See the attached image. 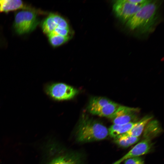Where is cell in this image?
Instances as JSON below:
<instances>
[{"label": "cell", "instance_id": "1", "mask_svg": "<svg viewBox=\"0 0 164 164\" xmlns=\"http://www.w3.org/2000/svg\"><path fill=\"white\" fill-rule=\"evenodd\" d=\"M76 133L77 140L80 142H87L106 138L108 135V129L101 122L82 115Z\"/></svg>", "mask_w": 164, "mask_h": 164}, {"label": "cell", "instance_id": "2", "mask_svg": "<svg viewBox=\"0 0 164 164\" xmlns=\"http://www.w3.org/2000/svg\"><path fill=\"white\" fill-rule=\"evenodd\" d=\"M158 8L157 2L150 0L126 23V26L131 30L142 33L149 32L156 20Z\"/></svg>", "mask_w": 164, "mask_h": 164}, {"label": "cell", "instance_id": "3", "mask_svg": "<svg viewBox=\"0 0 164 164\" xmlns=\"http://www.w3.org/2000/svg\"><path fill=\"white\" fill-rule=\"evenodd\" d=\"M37 12L23 10L17 12L15 15L14 23L16 32L22 35L35 29L39 22L36 14Z\"/></svg>", "mask_w": 164, "mask_h": 164}, {"label": "cell", "instance_id": "4", "mask_svg": "<svg viewBox=\"0 0 164 164\" xmlns=\"http://www.w3.org/2000/svg\"><path fill=\"white\" fill-rule=\"evenodd\" d=\"M145 5L135 4L128 0H116L113 5V10L118 19L126 23Z\"/></svg>", "mask_w": 164, "mask_h": 164}, {"label": "cell", "instance_id": "5", "mask_svg": "<svg viewBox=\"0 0 164 164\" xmlns=\"http://www.w3.org/2000/svg\"><path fill=\"white\" fill-rule=\"evenodd\" d=\"M45 91L47 94L58 100L70 99L78 93L77 89L63 83H54L48 85L46 87Z\"/></svg>", "mask_w": 164, "mask_h": 164}, {"label": "cell", "instance_id": "6", "mask_svg": "<svg viewBox=\"0 0 164 164\" xmlns=\"http://www.w3.org/2000/svg\"><path fill=\"white\" fill-rule=\"evenodd\" d=\"M139 109L138 108L120 105L110 118L114 124L122 125L131 122H135Z\"/></svg>", "mask_w": 164, "mask_h": 164}, {"label": "cell", "instance_id": "7", "mask_svg": "<svg viewBox=\"0 0 164 164\" xmlns=\"http://www.w3.org/2000/svg\"><path fill=\"white\" fill-rule=\"evenodd\" d=\"M41 27L43 32L47 36L55 28H70L67 21L59 15L51 13L42 22Z\"/></svg>", "mask_w": 164, "mask_h": 164}, {"label": "cell", "instance_id": "8", "mask_svg": "<svg viewBox=\"0 0 164 164\" xmlns=\"http://www.w3.org/2000/svg\"><path fill=\"white\" fill-rule=\"evenodd\" d=\"M151 147L150 140L144 138L123 156L112 164H120L121 162L128 159L138 157L146 154L149 152Z\"/></svg>", "mask_w": 164, "mask_h": 164}, {"label": "cell", "instance_id": "9", "mask_svg": "<svg viewBox=\"0 0 164 164\" xmlns=\"http://www.w3.org/2000/svg\"><path fill=\"white\" fill-rule=\"evenodd\" d=\"M79 156L70 152H58L53 156L47 164H82Z\"/></svg>", "mask_w": 164, "mask_h": 164}, {"label": "cell", "instance_id": "10", "mask_svg": "<svg viewBox=\"0 0 164 164\" xmlns=\"http://www.w3.org/2000/svg\"><path fill=\"white\" fill-rule=\"evenodd\" d=\"M37 12V10L29 6L19 0H0V12H7L18 9Z\"/></svg>", "mask_w": 164, "mask_h": 164}, {"label": "cell", "instance_id": "11", "mask_svg": "<svg viewBox=\"0 0 164 164\" xmlns=\"http://www.w3.org/2000/svg\"><path fill=\"white\" fill-rule=\"evenodd\" d=\"M137 122H131L122 125L113 124L108 129V135L114 138L128 132L136 125Z\"/></svg>", "mask_w": 164, "mask_h": 164}, {"label": "cell", "instance_id": "12", "mask_svg": "<svg viewBox=\"0 0 164 164\" xmlns=\"http://www.w3.org/2000/svg\"><path fill=\"white\" fill-rule=\"evenodd\" d=\"M152 117L147 115L142 118L136 125L128 132L125 133L126 135L136 137H139L144 131L148 123L152 119Z\"/></svg>", "mask_w": 164, "mask_h": 164}, {"label": "cell", "instance_id": "13", "mask_svg": "<svg viewBox=\"0 0 164 164\" xmlns=\"http://www.w3.org/2000/svg\"><path fill=\"white\" fill-rule=\"evenodd\" d=\"M111 101L110 99L104 97H92L90 100L87 109L89 112L93 114L97 111Z\"/></svg>", "mask_w": 164, "mask_h": 164}, {"label": "cell", "instance_id": "14", "mask_svg": "<svg viewBox=\"0 0 164 164\" xmlns=\"http://www.w3.org/2000/svg\"><path fill=\"white\" fill-rule=\"evenodd\" d=\"M120 105L111 101L97 111L93 114L110 118Z\"/></svg>", "mask_w": 164, "mask_h": 164}, {"label": "cell", "instance_id": "15", "mask_svg": "<svg viewBox=\"0 0 164 164\" xmlns=\"http://www.w3.org/2000/svg\"><path fill=\"white\" fill-rule=\"evenodd\" d=\"M114 139L115 143L118 145L123 148H127L137 142L139 138L123 134Z\"/></svg>", "mask_w": 164, "mask_h": 164}, {"label": "cell", "instance_id": "16", "mask_svg": "<svg viewBox=\"0 0 164 164\" xmlns=\"http://www.w3.org/2000/svg\"><path fill=\"white\" fill-rule=\"evenodd\" d=\"M160 129L158 122L156 120H151L147 124L144 130V138L150 140L154 134H156Z\"/></svg>", "mask_w": 164, "mask_h": 164}, {"label": "cell", "instance_id": "17", "mask_svg": "<svg viewBox=\"0 0 164 164\" xmlns=\"http://www.w3.org/2000/svg\"><path fill=\"white\" fill-rule=\"evenodd\" d=\"M50 44L54 47L60 46L65 43L71 38V37L59 35H51L47 36Z\"/></svg>", "mask_w": 164, "mask_h": 164}, {"label": "cell", "instance_id": "18", "mask_svg": "<svg viewBox=\"0 0 164 164\" xmlns=\"http://www.w3.org/2000/svg\"><path fill=\"white\" fill-rule=\"evenodd\" d=\"M124 164H143V162L142 159L138 156L126 159Z\"/></svg>", "mask_w": 164, "mask_h": 164}]
</instances>
